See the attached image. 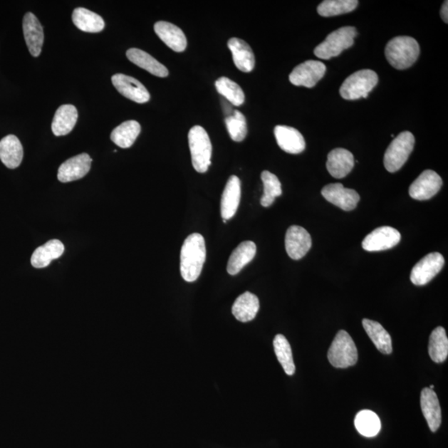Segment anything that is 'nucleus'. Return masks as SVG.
Segmentation results:
<instances>
[{
  "label": "nucleus",
  "instance_id": "f257e3e1",
  "mask_svg": "<svg viewBox=\"0 0 448 448\" xmlns=\"http://www.w3.org/2000/svg\"><path fill=\"white\" fill-rule=\"evenodd\" d=\"M206 260V246L204 236L199 234H190L184 241L180 253V273L184 281L194 283L202 273Z\"/></svg>",
  "mask_w": 448,
  "mask_h": 448
},
{
  "label": "nucleus",
  "instance_id": "bb28decb",
  "mask_svg": "<svg viewBox=\"0 0 448 448\" xmlns=\"http://www.w3.org/2000/svg\"><path fill=\"white\" fill-rule=\"evenodd\" d=\"M256 253V246L254 241H243L231 254L226 271L231 276L239 274L254 259Z\"/></svg>",
  "mask_w": 448,
  "mask_h": 448
},
{
  "label": "nucleus",
  "instance_id": "7ed1b4c3",
  "mask_svg": "<svg viewBox=\"0 0 448 448\" xmlns=\"http://www.w3.org/2000/svg\"><path fill=\"white\" fill-rule=\"evenodd\" d=\"M189 145L194 168L199 173L207 172L212 157V144L207 132L194 125L189 132Z\"/></svg>",
  "mask_w": 448,
  "mask_h": 448
},
{
  "label": "nucleus",
  "instance_id": "f3484780",
  "mask_svg": "<svg viewBox=\"0 0 448 448\" xmlns=\"http://www.w3.org/2000/svg\"><path fill=\"white\" fill-rule=\"evenodd\" d=\"M274 135L279 147L289 154H300L306 148L303 135L299 130L288 125H276Z\"/></svg>",
  "mask_w": 448,
  "mask_h": 448
},
{
  "label": "nucleus",
  "instance_id": "473e14b6",
  "mask_svg": "<svg viewBox=\"0 0 448 448\" xmlns=\"http://www.w3.org/2000/svg\"><path fill=\"white\" fill-rule=\"evenodd\" d=\"M355 426L362 436L373 437L379 434L381 422L373 411L362 410L355 417Z\"/></svg>",
  "mask_w": 448,
  "mask_h": 448
},
{
  "label": "nucleus",
  "instance_id": "1a4fd4ad",
  "mask_svg": "<svg viewBox=\"0 0 448 448\" xmlns=\"http://www.w3.org/2000/svg\"><path fill=\"white\" fill-rule=\"evenodd\" d=\"M326 67L323 63L309 60L298 65L289 75V80L295 85L312 88L324 77Z\"/></svg>",
  "mask_w": 448,
  "mask_h": 448
},
{
  "label": "nucleus",
  "instance_id": "dca6fc26",
  "mask_svg": "<svg viewBox=\"0 0 448 448\" xmlns=\"http://www.w3.org/2000/svg\"><path fill=\"white\" fill-rule=\"evenodd\" d=\"M25 42L33 57L37 58L42 52L44 41L43 28L33 13H27L23 20Z\"/></svg>",
  "mask_w": 448,
  "mask_h": 448
},
{
  "label": "nucleus",
  "instance_id": "4468645a",
  "mask_svg": "<svg viewBox=\"0 0 448 448\" xmlns=\"http://www.w3.org/2000/svg\"><path fill=\"white\" fill-rule=\"evenodd\" d=\"M112 82L115 89L133 102L142 104L147 103L150 99V95L145 85L130 75L122 73L115 74L112 78Z\"/></svg>",
  "mask_w": 448,
  "mask_h": 448
},
{
  "label": "nucleus",
  "instance_id": "20e7f679",
  "mask_svg": "<svg viewBox=\"0 0 448 448\" xmlns=\"http://www.w3.org/2000/svg\"><path fill=\"white\" fill-rule=\"evenodd\" d=\"M356 36L357 29L355 27L347 26L337 29L315 48L314 54L317 58L325 60L339 56L344 50L353 46Z\"/></svg>",
  "mask_w": 448,
  "mask_h": 448
},
{
  "label": "nucleus",
  "instance_id": "cd10ccee",
  "mask_svg": "<svg viewBox=\"0 0 448 448\" xmlns=\"http://www.w3.org/2000/svg\"><path fill=\"white\" fill-rule=\"evenodd\" d=\"M258 296L246 291L241 294L234 302L231 312L235 318L241 322L253 321L259 311Z\"/></svg>",
  "mask_w": 448,
  "mask_h": 448
},
{
  "label": "nucleus",
  "instance_id": "a211bd4d",
  "mask_svg": "<svg viewBox=\"0 0 448 448\" xmlns=\"http://www.w3.org/2000/svg\"><path fill=\"white\" fill-rule=\"evenodd\" d=\"M354 155L345 149L337 148L331 150L327 158L326 168L335 179L346 177L354 168Z\"/></svg>",
  "mask_w": 448,
  "mask_h": 448
},
{
  "label": "nucleus",
  "instance_id": "72a5a7b5",
  "mask_svg": "<svg viewBox=\"0 0 448 448\" xmlns=\"http://www.w3.org/2000/svg\"><path fill=\"white\" fill-rule=\"evenodd\" d=\"M274 346L276 358L288 375H293L296 366L293 360V351L288 340L283 335L275 336Z\"/></svg>",
  "mask_w": 448,
  "mask_h": 448
},
{
  "label": "nucleus",
  "instance_id": "aec40b11",
  "mask_svg": "<svg viewBox=\"0 0 448 448\" xmlns=\"http://www.w3.org/2000/svg\"><path fill=\"white\" fill-rule=\"evenodd\" d=\"M420 404L422 414L429 426L432 432H435L442 424V411L437 397L434 390L425 387L421 392Z\"/></svg>",
  "mask_w": 448,
  "mask_h": 448
},
{
  "label": "nucleus",
  "instance_id": "f704fd0d",
  "mask_svg": "<svg viewBox=\"0 0 448 448\" xmlns=\"http://www.w3.org/2000/svg\"><path fill=\"white\" fill-rule=\"evenodd\" d=\"M357 0H325L317 7V13L322 17H333L354 11L358 6Z\"/></svg>",
  "mask_w": 448,
  "mask_h": 448
},
{
  "label": "nucleus",
  "instance_id": "f03ea898",
  "mask_svg": "<svg viewBox=\"0 0 448 448\" xmlns=\"http://www.w3.org/2000/svg\"><path fill=\"white\" fill-rule=\"evenodd\" d=\"M385 53L392 67L405 70L412 66L419 58L420 47L414 38L399 36L387 43Z\"/></svg>",
  "mask_w": 448,
  "mask_h": 448
},
{
  "label": "nucleus",
  "instance_id": "9d476101",
  "mask_svg": "<svg viewBox=\"0 0 448 448\" xmlns=\"http://www.w3.org/2000/svg\"><path fill=\"white\" fill-rule=\"evenodd\" d=\"M401 234L392 226H384L375 229L362 241V248L368 251L390 249L399 244Z\"/></svg>",
  "mask_w": 448,
  "mask_h": 448
},
{
  "label": "nucleus",
  "instance_id": "2f4dec72",
  "mask_svg": "<svg viewBox=\"0 0 448 448\" xmlns=\"http://www.w3.org/2000/svg\"><path fill=\"white\" fill-rule=\"evenodd\" d=\"M429 353L435 363H444L448 355V339L444 327H437L429 339Z\"/></svg>",
  "mask_w": 448,
  "mask_h": 448
},
{
  "label": "nucleus",
  "instance_id": "0eeeda50",
  "mask_svg": "<svg viewBox=\"0 0 448 448\" xmlns=\"http://www.w3.org/2000/svg\"><path fill=\"white\" fill-rule=\"evenodd\" d=\"M415 138L410 132H401L390 143L385 154L384 165L390 173L397 172L406 163L414 150Z\"/></svg>",
  "mask_w": 448,
  "mask_h": 448
},
{
  "label": "nucleus",
  "instance_id": "4be33fe9",
  "mask_svg": "<svg viewBox=\"0 0 448 448\" xmlns=\"http://www.w3.org/2000/svg\"><path fill=\"white\" fill-rule=\"evenodd\" d=\"M228 47L233 54L235 66L240 71L250 73L255 67V56L253 49L244 40L231 38L229 40Z\"/></svg>",
  "mask_w": 448,
  "mask_h": 448
},
{
  "label": "nucleus",
  "instance_id": "f8f14e48",
  "mask_svg": "<svg viewBox=\"0 0 448 448\" xmlns=\"http://www.w3.org/2000/svg\"><path fill=\"white\" fill-rule=\"evenodd\" d=\"M321 194L328 202L345 211L354 210L360 199L355 190L345 188L340 183L325 185L321 190Z\"/></svg>",
  "mask_w": 448,
  "mask_h": 448
},
{
  "label": "nucleus",
  "instance_id": "c756f323",
  "mask_svg": "<svg viewBox=\"0 0 448 448\" xmlns=\"http://www.w3.org/2000/svg\"><path fill=\"white\" fill-rule=\"evenodd\" d=\"M362 323H363L367 335L373 341L376 348L382 354H391L392 351V338L384 327L379 322L369 319H364Z\"/></svg>",
  "mask_w": 448,
  "mask_h": 448
},
{
  "label": "nucleus",
  "instance_id": "6ab92c4d",
  "mask_svg": "<svg viewBox=\"0 0 448 448\" xmlns=\"http://www.w3.org/2000/svg\"><path fill=\"white\" fill-rule=\"evenodd\" d=\"M154 29L158 37L173 51L182 53L187 48V38L182 29L176 25L160 21L155 23Z\"/></svg>",
  "mask_w": 448,
  "mask_h": 448
},
{
  "label": "nucleus",
  "instance_id": "5701e85b",
  "mask_svg": "<svg viewBox=\"0 0 448 448\" xmlns=\"http://www.w3.org/2000/svg\"><path fill=\"white\" fill-rule=\"evenodd\" d=\"M24 158V149L17 137L9 135L0 140V160L9 169H16Z\"/></svg>",
  "mask_w": 448,
  "mask_h": 448
},
{
  "label": "nucleus",
  "instance_id": "58836bf2",
  "mask_svg": "<svg viewBox=\"0 0 448 448\" xmlns=\"http://www.w3.org/2000/svg\"><path fill=\"white\" fill-rule=\"evenodd\" d=\"M448 2L445 1L444 3V4H442V9H441V16L442 20H444V21L447 24L448 22Z\"/></svg>",
  "mask_w": 448,
  "mask_h": 448
},
{
  "label": "nucleus",
  "instance_id": "c9c22d12",
  "mask_svg": "<svg viewBox=\"0 0 448 448\" xmlns=\"http://www.w3.org/2000/svg\"><path fill=\"white\" fill-rule=\"evenodd\" d=\"M215 87L219 94L224 95L230 103L236 105V107H239L244 103V90L234 80L226 77L220 78L216 80Z\"/></svg>",
  "mask_w": 448,
  "mask_h": 448
},
{
  "label": "nucleus",
  "instance_id": "a878e982",
  "mask_svg": "<svg viewBox=\"0 0 448 448\" xmlns=\"http://www.w3.org/2000/svg\"><path fill=\"white\" fill-rule=\"evenodd\" d=\"M127 57L130 62L156 77L166 78L169 75L167 68L143 50L130 48L127 50Z\"/></svg>",
  "mask_w": 448,
  "mask_h": 448
},
{
  "label": "nucleus",
  "instance_id": "412c9836",
  "mask_svg": "<svg viewBox=\"0 0 448 448\" xmlns=\"http://www.w3.org/2000/svg\"><path fill=\"white\" fill-rule=\"evenodd\" d=\"M241 199V181L231 175L226 182L222 199H221V215L224 220L234 217L239 209Z\"/></svg>",
  "mask_w": 448,
  "mask_h": 448
},
{
  "label": "nucleus",
  "instance_id": "6e6552de",
  "mask_svg": "<svg viewBox=\"0 0 448 448\" xmlns=\"http://www.w3.org/2000/svg\"><path fill=\"white\" fill-rule=\"evenodd\" d=\"M445 260L439 253L427 254L412 269L410 280L415 286H424L434 279L444 268Z\"/></svg>",
  "mask_w": 448,
  "mask_h": 448
},
{
  "label": "nucleus",
  "instance_id": "2eb2a0df",
  "mask_svg": "<svg viewBox=\"0 0 448 448\" xmlns=\"http://www.w3.org/2000/svg\"><path fill=\"white\" fill-rule=\"evenodd\" d=\"M92 162L93 159L88 154L83 153L74 156L60 166L58 180L62 183H68L83 178L89 172Z\"/></svg>",
  "mask_w": 448,
  "mask_h": 448
},
{
  "label": "nucleus",
  "instance_id": "c85d7f7f",
  "mask_svg": "<svg viewBox=\"0 0 448 448\" xmlns=\"http://www.w3.org/2000/svg\"><path fill=\"white\" fill-rule=\"evenodd\" d=\"M75 26L87 33H100L105 28V22L98 14L87 9L77 8L73 13Z\"/></svg>",
  "mask_w": 448,
  "mask_h": 448
},
{
  "label": "nucleus",
  "instance_id": "9b49d317",
  "mask_svg": "<svg viewBox=\"0 0 448 448\" xmlns=\"http://www.w3.org/2000/svg\"><path fill=\"white\" fill-rule=\"evenodd\" d=\"M442 186V179L435 171L424 170L419 177L412 183L410 195L416 200H427L439 192Z\"/></svg>",
  "mask_w": 448,
  "mask_h": 448
},
{
  "label": "nucleus",
  "instance_id": "ea45409f",
  "mask_svg": "<svg viewBox=\"0 0 448 448\" xmlns=\"http://www.w3.org/2000/svg\"><path fill=\"white\" fill-rule=\"evenodd\" d=\"M429 389H430V390H434V385H431V386L429 387Z\"/></svg>",
  "mask_w": 448,
  "mask_h": 448
},
{
  "label": "nucleus",
  "instance_id": "39448f33",
  "mask_svg": "<svg viewBox=\"0 0 448 448\" xmlns=\"http://www.w3.org/2000/svg\"><path fill=\"white\" fill-rule=\"evenodd\" d=\"M330 363L335 368L345 369L358 361V350L351 336L345 330H340L328 351Z\"/></svg>",
  "mask_w": 448,
  "mask_h": 448
},
{
  "label": "nucleus",
  "instance_id": "b1692460",
  "mask_svg": "<svg viewBox=\"0 0 448 448\" xmlns=\"http://www.w3.org/2000/svg\"><path fill=\"white\" fill-rule=\"evenodd\" d=\"M78 110L73 105H63L54 115L52 130L56 137H63L72 132L78 122Z\"/></svg>",
  "mask_w": 448,
  "mask_h": 448
},
{
  "label": "nucleus",
  "instance_id": "393cba45",
  "mask_svg": "<svg viewBox=\"0 0 448 448\" xmlns=\"http://www.w3.org/2000/svg\"><path fill=\"white\" fill-rule=\"evenodd\" d=\"M64 245L61 241L53 239L39 246L32 255L31 264L35 269L47 268L53 260L58 259L64 253Z\"/></svg>",
  "mask_w": 448,
  "mask_h": 448
},
{
  "label": "nucleus",
  "instance_id": "423d86ee",
  "mask_svg": "<svg viewBox=\"0 0 448 448\" xmlns=\"http://www.w3.org/2000/svg\"><path fill=\"white\" fill-rule=\"evenodd\" d=\"M379 82V77L370 69L360 70L347 78L341 85L340 93L345 100L368 98L369 93Z\"/></svg>",
  "mask_w": 448,
  "mask_h": 448
},
{
  "label": "nucleus",
  "instance_id": "ddd939ff",
  "mask_svg": "<svg viewBox=\"0 0 448 448\" xmlns=\"http://www.w3.org/2000/svg\"><path fill=\"white\" fill-rule=\"evenodd\" d=\"M311 236L302 226L293 225L286 231L285 246L291 259L300 260L311 248Z\"/></svg>",
  "mask_w": 448,
  "mask_h": 448
},
{
  "label": "nucleus",
  "instance_id": "7c9ffc66",
  "mask_svg": "<svg viewBox=\"0 0 448 448\" xmlns=\"http://www.w3.org/2000/svg\"><path fill=\"white\" fill-rule=\"evenodd\" d=\"M140 130H142V127L137 122L127 120L113 130L112 134H110V140L119 147L127 149L132 147L139 137Z\"/></svg>",
  "mask_w": 448,
  "mask_h": 448
},
{
  "label": "nucleus",
  "instance_id": "e433bc0d",
  "mask_svg": "<svg viewBox=\"0 0 448 448\" xmlns=\"http://www.w3.org/2000/svg\"><path fill=\"white\" fill-rule=\"evenodd\" d=\"M261 178L264 186V194L261 199V204L268 208L274 203L276 197L283 194V190L278 178L269 171L264 170L261 174Z\"/></svg>",
  "mask_w": 448,
  "mask_h": 448
},
{
  "label": "nucleus",
  "instance_id": "4c0bfd02",
  "mask_svg": "<svg viewBox=\"0 0 448 448\" xmlns=\"http://www.w3.org/2000/svg\"><path fill=\"white\" fill-rule=\"evenodd\" d=\"M225 123L231 140L236 142H243L248 134L244 115L239 110H234L233 114L225 119Z\"/></svg>",
  "mask_w": 448,
  "mask_h": 448
}]
</instances>
